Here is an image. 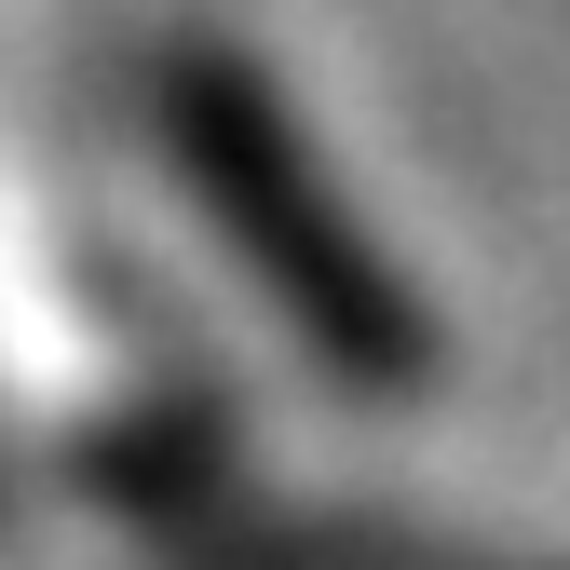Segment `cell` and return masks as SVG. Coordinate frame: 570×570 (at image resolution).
I'll use <instances>...</instances> for the list:
<instances>
[{
	"mask_svg": "<svg viewBox=\"0 0 570 570\" xmlns=\"http://www.w3.org/2000/svg\"><path fill=\"white\" fill-rule=\"evenodd\" d=\"M150 109H164V150H177L190 204L245 245V272L272 285V313L313 340V367H340L353 394H407L421 381V313L381 272V245L353 232V204L326 190V164L299 150L285 96L245 55H218V41H164Z\"/></svg>",
	"mask_w": 570,
	"mask_h": 570,
	"instance_id": "cell-1",
	"label": "cell"
}]
</instances>
